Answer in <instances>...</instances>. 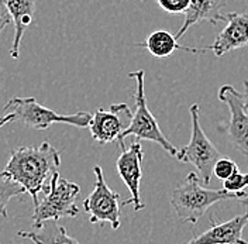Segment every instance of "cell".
<instances>
[{"label":"cell","instance_id":"obj_25","mask_svg":"<svg viewBox=\"0 0 248 244\" xmlns=\"http://www.w3.org/2000/svg\"><path fill=\"white\" fill-rule=\"evenodd\" d=\"M141 1H144V0H141Z\"/></svg>","mask_w":248,"mask_h":244},{"label":"cell","instance_id":"obj_8","mask_svg":"<svg viewBox=\"0 0 248 244\" xmlns=\"http://www.w3.org/2000/svg\"><path fill=\"white\" fill-rule=\"evenodd\" d=\"M218 99L230 110V120L220 127L238 153L248 157V110L244 107L243 93L232 85H223L218 89Z\"/></svg>","mask_w":248,"mask_h":244},{"label":"cell","instance_id":"obj_13","mask_svg":"<svg viewBox=\"0 0 248 244\" xmlns=\"http://www.w3.org/2000/svg\"><path fill=\"white\" fill-rule=\"evenodd\" d=\"M226 6V0H190L189 7L185 12V20L182 27L175 34L176 40H181L192 26L201 23L203 20L217 24L218 21H224V15L221 9Z\"/></svg>","mask_w":248,"mask_h":244},{"label":"cell","instance_id":"obj_1","mask_svg":"<svg viewBox=\"0 0 248 244\" xmlns=\"http://www.w3.org/2000/svg\"><path fill=\"white\" fill-rule=\"evenodd\" d=\"M60 151L54 148L51 143L43 141L40 146L13 150L3 171L30 194L35 205L40 195L49 189L52 177L60 174Z\"/></svg>","mask_w":248,"mask_h":244},{"label":"cell","instance_id":"obj_23","mask_svg":"<svg viewBox=\"0 0 248 244\" xmlns=\"http://www.w3.org/2000/svg\"><path fill=\"white\" fill-rule=\"evenodd\" d=\"M243 102H244V107L248 110V79L244 81V93H243Z\"/></svg>","mask_w":248,"mask_h":244},{"label":"cell","instance_id":"obj_9","mask_svg":"<svg viewBox=\"0 0 248 244\" xmlns=\"http://www.w3.org/2000/svg\"><path fill=\"white\" fill-rule=\"evenodd\" d=\"M131 117V109L125 103H114L108 109H97L89 123L93 140L100 144L117 141L130 126Z\"/></svg>","mask_w":248,"mask_h":244},{"label":"cell","instance_id":"obj_5","mask_svg":"<svg viewBox=\"0 0 248 244\" xmlns=\"http://www.w3.org/2000/svg\"><path fill=\"white\" fill-rule=\"evenodd\" d=\"M79 192L80 188L78 183L61 178L60 174H55L51 179L49 189L34 205L32 228L38 229L46 220L77 217L79 213V208L77 206Z\"/></svg>","mask_w":248,"mask_h":244},{"label":"cell","instance_id":"obj_10","mask_svg":"<svg viewBox=\"0 0 248 244\" xmlns=\"http://www.w3.org/2000/svg\"><path fill=\"white\" fill-rule=\"evenodd\" d=\"M142 157H144V153H142V147L140 141H134L128 147L122 150V154L119 155L116 161L117 172L131 194V198L124 202V206L133 205L136 212L142 211L145 208L144 202L140 196V183H141V177H142V168H141Z\"/></svg>","mask_w":248,"mask_h":244},{"label":"cell","instance_id":"obj_18","mask_svg":"<svg viewBox=\"0 0 248 244\" xmlns=\"http://www.w3.org/2000/svg\"><path fill=\"white\" fill-rule=\"evenodd\" d=\"M235 172H238V165L232 161V158L220 155V158L217 160L215 167H213V175H216V178H218L220 181H226Z\"/></svg>","mask_w":248,"mask_h":244},{"label":"cell","instance_id":"obj_19","mask_svg":"<svg viewBox=\"0 0 248 244\" xmlns=\"http://www.w3.org/2000/svg\"><path fill=\"white\" fill-rule=\"evenodd\" d=\"M248 188V174H241L240 171L232 175L229 179L223 181V189L232 194H238Z\"/></svg>","mask_w":248,"mask_h":244},{"label":"cell","instance_id":"obj_4","mask_svg":"<svg viewBox=\"0 0 248 244\" xmlns=\"http://www.w3.org/2000/svg\"><path fill=\"white\" fill-rule=\"evenodd\" d=\"M4 113H12L15 120L35 130H46L55 123L69 124L75 127H89L92 114L89 112H77L72 114H60L55 110L43 106L35 98H12L4 107Z\"/></svg>","mask_w":248,"mask_h":244},{"label":"cell","instance_id":"obj_7","mask_svg":"<svg viewBox=\"0 0 248 244\" xmlns=\"http://www.w3.org/2000/svg\"><path fill=\"white\" fill-rule=\"evenodd\" d=\"M94 172V185L92 192L88 198L83 200V209L89 214V222L96 223H110L111 229L117 230L120 228V217H122V208L124 202H122L120 194L111 191L105 181L103 171L99 165L93 168Z\"/></svg>","mask_w":248,"mask_h":244},{"label":"cell","instance_id":"obj_24","mask_svg":"<svg viewBox=\"0 0 248 244\" xmlns=\"http://www.w3.org/2000/svg\"><path fill=\"white\" fill-rule=\"evenodd\" d=\"M244 244H248V242H246V243H244Z\"/></svg>","mask_w":248,"mask_h":244},{"label":"cell","instance_id":"obj_12","mask_svg":"<svg viewBox=\"0 0 248 244\" xmlns=\"http://www.w3.org/2000/svg\"><path fill=\"white\" fill-rule=\"evenodd\" d=\"M248 225V208L246 213L238 214L227 222L217 223L210 226L202 234L193 237L186 244H244L243 237L244 228Z\"/></svg>","mask_w":248,"mask_h":244},{"label":"cell","instance_id":"obj_11","mask_svg":"<svg viewBox=\"0 0 248 244\" xmlns=\"http://www.w3.org/2000/svg\"><path fill=\"white\" fill-rule=\"evenodd\" d=\"M224 18L227 23L226 29L217 35L215 43L209 46L218 58L230 51L248 47V12H232L224 15Z\"/></svg>","mask_w":248,"mask_h":244},{"label":"cell","instance_id":"obj_26","mask_svg":"<svg viewBox=\"0 0 248 244\" xmlns=\"http://www.w3.org/2000/svg\"><path fill=\"white\" fill-rule=\"evenodd\" d=\"M247 208H248V205H247Z\"/></svg>","mask_w":248,"mask_h":244},{"label":"cell","instance_id":"obj_2","mask_svg":"<svg viewBox=\"0 0 248 244\" xmlns=\"http://www.w3.org/2000/svg\"><path fill=\"white\" fill-rule=\"evenodd\" d=\"M201 181L195 172H189L185 181L172 191L170 205L181 222L196 225L215 203L224 199H237L246 206L248 205V191L232 194L224 189H209Z\"/></svg>","mask_w":248,"mask_h":244},{"label":"cell","instance_id":"obj_14","mask_svg":"<svg viewBox=\"0 0 248 244\" xmlns=\"http://www.w3.org/2000/svg\"><path fill=\"white\" fill-rule=\"evenodd\" d=\"M15 24V40L10 49L12 58L18 60L20 46L26 30L32 24L35 15V0H3Z\"/></svg>","mask_w":248,"mask_h":244},{"label":"cell","instance_id":"obj_20","mask_svg":"<svg viewBox=\"0 0 248 244\" xmlns=\"http://www.w3.org/2000/svg\"><path fill=\"white\" fill-rule=\"evenodd\" d=\"M159 7L170 13V15H181L185 13L186 9L189 7L190 0H156Z\"/></svg>","mask_w":248,"mask_h":244},{"label":"cell","instance_id":"obj_15","mask_svg":"<svg viewBox=\"0 0 248 244\" xmlns=\"http://www.w3.org/2000/svg\"><path fill=\"white\" fill-rule=\"evenodd\" d=\"M134 46L145 48L151 55H154L155 58H168L176 49L192 52V54H203L207 49H210L209 46L203 47V48H190V47L179 46L175 35L165 30L154 31V33L148 34V37L142 43L134 44Z\"/></svg>","mask_w":248,"mask_h":244},{"label":"cell","instance_id":"obj_21","mask_svg":"<svg viewBox=\"0 0 248 244\" xmlns=\"http://www.w3.org/2000/svg\"><path fill=\"white\" fill-rule=\"evenodd\" d=\"M12 23V17H10V13L6 7V4L3 3V0H0V35L3 30L7 27V24Z\"/></svg>","mask_w":248,"mask_h":244},{"label":"cell","instance_id":"obj_17","mask_svg":"<svg viewBox=\"0 0 248 244\" xmlns=\"http://www.w3.org/2000/svg\"><path fill=\"white\" fill-rule=\"evenodd\" d=\"M26 194L21 185L15 182L4 171H0V216L7 217V205L10 199Z\"/></svg>","mask_w":248,"mask_h":244},{"label":"cell","instance_id":"obj_22","mask_svg":"<svg viewBox=\"0 0 248 244\" xmlns=\"http://www.w3.org/2000/svg\"><path fill=\"white\" fill-rule=\"evenodd\" d=\"M12 122H15V116H13L12 113H6V114L0 116V129H1L4 124H7V123H12Z\"/></svg>","mask_w":248,"mask_h":244},{"label":"cell","instance_id":"obj_3","mask_svg":"<svg viewBox=\"0 0 248 244\" xmlns=\"http://www.w3.org/2000/svg\"><path fill=\"white\" fill-rule=\"evenodd\" d=\"M128 77L133 78L136 81V93H134V100H136V110L133 113L130 126L123 131V134L119 137V144H120V150L125 148L124 140L130 136H134L139 140H148V141H154L156 144H159L167 153L176 157L178 148L170 143L168 138L164 136V133L161 131L158 122L154 117V114L151 113V110L147 106V98H145V86H144V79H145V72L142 69L139 71H133L128 74Z\"/></svg>","mask_w":248,"mask_h":244},{"label":"cell","instance_id":"obj_6","mask_svg":"<svg viewBox=\"0 0 248 244\" xmlns=\"http://www.w3.org/2000/svg\"><path fill=\"white\" fill-rule=\"evenodd\" d=\"M190 120H192V133L190 141L187 146L182 147L176 153V160L182 163H189L199 171L201 179L204 183L210 182L213 177V167L220 158V153L215 144L204 134L199 120V105L193 103L190 109Z\"/></svg>","mask_w":248,"mask_h":244},{"label":"cell","instance_id":"obj_16","mask_svg":"<svg viewBox=\"0 0 248 244\" xmlns=\"http://www.w3.org/2000/svg\"><path fill=\"white\" fill-rule=\"evenodd\" d=\"M18 236L29 239L34 244H79L58 220H46L38 229L18 231Z\"/></svg>","mask_w":248,"mask_h":244},{"label":"cell","instance_id":"obj_27","mask_svg":"<svg viewBox=\"0 0 248 244\" xmlns=\"http://www.w3.org/2000/svg\"><path fill=\"white\" fill-rule=\"evenodd\" d=\"M0 244H1V243H0Z\"/></svg>","mask_w":248,"mask_h":244}]
</instances>
